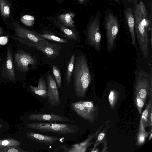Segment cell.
Segmentation results:
<instances>
[{
  "label": "cell",
  "instance_id": "cell-1",
  "mask_svg": "<svg viewBox=\"0 0 152 152\" xmlns=\"http://www.w3.org/2000/svg\"><path fill=\"white\" fill-rule=\"evenodd\" d=\"M73 73L76 96L83 98L91 81L87 60L84 54L76 57Z\"/></svg>",
  "mask_w": 152,
  "mask_h": 152
},
{
  "label": "cell",
  "instance_id": "cell-10",
  "mask_svg": "<svg viewBox=\"0 0 152 152\" xmlns=\"http://www.w3.org/2000/svg\"><path fill=\"white\" fill-rule=\"evenodd\" d=\"M48 96V103L53 107H56L61 103L57 84L51 74L47 77Z\"/></svg>",
  "mask_w": 152,
  "mask_h": 152
},
{
  "label": "cell",
  "instance_id": "cell-13",
  "mask_svg": "<svg viewBox=\"0 0 152 152\" xmlns=\"http://www.w3.org/2000/svg\"><path fill=\"white\" fill-rule=\"evenodd\" d=\"M62 48L59 44L48 42L45 44L38 47L37 49L42 52L48 58H56Z\"/></svg>",
  "mask_w": 152,
  "mask_h": 152
},
{
  "label": "cell",
  "instance_id": "cell-14",
  "mask_svg": "<svg viewBox=\"0 0 152 152\" xmlns=\"http://www.w3.org/2000/svg\"><path fill=\"white\" fill-rule=\"evenodd\" d=\"M28 137L34 141L43 143L48 145H52L60 139L58 137L41 134L34 132H31L27 134Z\"/></svg>",
  "mask_w": 152,
  "mask_h": 152
},
{
  "label": "cell",
  "instance_id": "cell-17",
  "mask_svg": "<svg viewBox=\"0 0 152 152\" xmlns=\"http://www.w3.org/2000/svg\"><path fill=\"white\" fill-rule=\"evenodd\" d=\"M31 91L35 94L43 98H47L48 88L46 83L42 77L39 79L37 87L30 86Z\"/></svg>",
  "mask_w": 152,
  "mask_h": 152
},
{
  "label": "cell",
  "instance_id": "cell-9",
  "mask_svg": "<svg viewBox=\"0 0 152 152\" xmlns=\"http://www.w3.org/2000/svg\"><path fill=\"white\" fill-rule=\"evenodd\" d=\"M100 21L95 18L90 23L88 30L87 39L89 44L98 53L100 51L101 35L100 31Z\"/></svg>",
  "mask_w": 152,
  "mask_h": 152
},
{
  "label": "cell",
  "instance_id": "cell-15",
  "mask_svg": "<svg viewBox=\"0 0 152 152\" xmlns=\"http://www.w3.org/2000/svg\"><path fill=\"white\" fill-rule=\"evenodd\" d=\"M126 18L131 35L132 43L133 47L136 48L137 43L134 30L135 20L131 8H127L125 12Z\"/></svg>",
  "mask_w": 152,
  "mask_h": 152
},
{
  "label": "cell",
  "instance_id": "cell-31",
  "mask_svg": "<svg viewBox=\"0 0 152 152\" xmlns=\"http://www.w3.org/2000/svg\"><path fill=\"white\" fill-rule=\"evenodd\" d=\"M8 152H18L19 151L16 149L15 148H10L7 151Z\"/></svg>",
  "mask_w": 152,
  "mask_h": 152
},
{
  "label": "cell",
  "instance_id": "cell-34",
  "mask_svg": "<svg viewBox=\"0 0 152 152\" xmlns=\"http://www.w3.org/2000/svg\"><path fill=\"white\" fill-rule=\"evenodd\" d=\"M1 29H0V37H1ZM1 47V45H0V47Z\"/></svg>",
  "mask_w": 152,
  "mask_h": 152
},
{
  "label": "cell",
  "instance_id": "cell-5",
  "mask_svg": "<svg viewBox=\"0 0 152 152\" xmlns=\"http://www.w3.org/2000/svg\"><path fill=\"white\" fill-rule=\"evenodd\" d=\"M27 126L42 132L64 134L75 133L79 130L77 125L51 122L30 123L27 125Z\"/></svg>",
  "mask_w": 152,
  "mask_h": 152
},
{
  "label": "cell",
  "instance_id": "cell-23",
  "mask_svg": "<svg viewBox=\"0 0 152 152\" xmlns=\"http://www.w3.org/2000/svg\"><path fill=\"white\" fill-rule=\"evenodd\" d=\"M0 10L3 17L7 18L10 16V5L6 0H0Z\"/></svg>",
  "mask_w": 152,
  "mask_h": 152
},
{
  "label": "cell",
  "instance_id": "cell-3",
  "mask_svg": "<svg viewBox=\"0 0 152 152\" xmlns=\"http://www.w3.org/2000/svg\"><path fill=\"white\" fill-rule=\"evenodd\" d=\"M135 26L137 39L140 48L144 57L146 59L149 52V40L147 28L142 20V16L138 4L135 3L134 7Z\"/></svg>",
  "mask_w": 152,
  "mask_h": 152
},
{
  "label": "cell",
  "instance_id": "cell-33",
  "mask_svg": "<svg viewBox=\"0 0 152 152\" xmlns=\"http://www.w3.org/2000/svg\"><path fill=\"white\" fill-rule=\"evenodd\" d=\"M81 3H83L85 0H78Z\"/></svg>",
  "mask_w": 152,
  "mask_h": 152
},
{
  "label": "cell",
  "instance_id": "cell-32",
  "mask_svg": "<svg viewBox=\"0 0 152 152\" xmlns=\"http://www.w3.org/2000/svg\"><path fill=\"white\" fill-rule=\"evenodd\" d=\"M152 138V133H151V134L150 135V136L149 137V139H148V140H150V139L151 138Z\"/></svg>",
  "mask_w": 152,
  "mask_h": 152
},
{
  "label": "cell",
  "instance_id": "cell-18",
  "mask_svg": "<svg viewBox=\"0 0 152 152\" xmlns=\"http://www.w3.org/2000/svg\"><path fill=\"white\" fill-rule=\"evenodd\" d=\"M75 15V14L73 13H66L60 15L58 17V19L62 25L66 27L74 28L75 26L73 19Z\"/></svg>",
  "mask_w": 152,
  "mask_h": 152
},
{
  "label": "cell",
  "instance_id": "cell-21",
  "mask_svg": "<svg viewBox=\"0 0 152 152\" xmlns=\"http://www.w3.org/2000/svg\"><path fill=\"white\" fill-rule=\"evenodd\" d=\"M39 36L42 38L46 40L48 39L59 43H64L67 42V41L60 38L53 34L48 33H45L39 34Z\"/></svg>",
  "mask_w": 152,
  "mask_h": 152
},
{
  "label": "cell",
  "instance_id": "cell-4",
  "mask_svg": "<svg viewBox=\"0 0 152 152\" xmlns=\"http://www.w3.org/2000/svg\"><path fill=\"white\" fill-rule=\"evenodd\" d=\"M15 32L14 39L27 45L37 49L45 44L48 41L42 38L39 34L21 27L16 22H14Z\"/></svg>",
  "mask_w": 152,
  "mask_h": 152
},
{
  "label": "cell",
  "instance_id": "cell-11",
  "mask_svg": "<svg viewBox=\"0 0 152 152\" xmlns=\"http://www.w3.org/2000/svg\"><path fill=\"white\" fill-rule=\"evenodd\" d=\"M31 120L37 122L64 121L73 122L70 119L64 116L53 113H34L28 116Z\"/></svg>",
  "mask_w": 152,
  "mask_h": 152
},
{
  "label": "cell",
  "instance_id": "cell-26",
  "mask_svg": "<svg viewBox=\"0 0 152 152\" xmlns=\"http://www.w3.org/2000/svg\"><path fill=\"white\" fill-rule=\"evenodd\" d=\"M134 102L140 115L142 114V109L146 101L137 95H134Z\"/></svg>",
  "mask_w": 152,
  "mask_h": 152
},
{
  "label": "cell",
  "instance_id": "cell-30",
  "mask_svg": "<svg viewBox=\"0 0 152 152\" xmlns=\"http://www.w3.org/2000/svg\"><path fill=\"white\" fill-rule=\"evenodd\" d=\"M105 133L104 132H101L98 137L97 140L96 142H100L102 141L104 137Z\"/></svg>",
  "mask_w": 152,
  "mask_h": 152
},
{
  "label": "cell",
  "instance_id": "cell-16",
  "mask_svg": "<svg viewBox=\"0 0 152 152\" xmlns=\"http://www.w3.org/2000/svg\"><path fill=\"white\" fill-rule=\"evenodd\" d=\"M152 102L149 99L148 104L142 113L140 120V121L144 128L152 126Z\"/></svg>",
  "mask_w": 152,
  "mask_h": 152
},
{
  "label": "cell",
  "instance_id": "cell-24",
  "mask_svg": "<svg viewBox=\"0 0 152 152\" xmlns=\"http://www.w3.org/2000/svg\"><path fill=\"white\" fill-rule=\"evenodd\" d=\"M118 93L115 90H112L108 96V100L112 109L114 108L118 97Z\"/></svg>",
  "mask_w": 152,
  "mask_h": 152
},
{
  "label": "cell",
  "instance_id": "cell-25",
  "mask_svg": "<svg viewBox=\"0 0 152 152\" xmlns=\"http://www.w3.org/2000/svg\"><path fill=\"white\" fill-rule=\"evenodd\" d=\"M52 71L57 85L59 88H60L61 85V78L60 70L57 66L53 65Z\"/></svg>",
  "mask_w": 152,
  "mask_h": 152
},
{
  "label": "cell",
  "instance_id": "cell-35",
  "mask_svg": "<svg viewBox=\"0 0 152 152\" xmlns=\"http://www.w3.org/2000/svg\"><path fill=\"white\" fill-rule=\"evenodd\" d=\"M115 0L116 1H118V0Z\"/></svg>",
  "mask_w": 152,
  "mask_h": 152
},
{
  "label": "cell",
  "instance_id": "cell-22",
  "mask_svg": "<svg viewBox=\"0 0 152 152\" xmlns=\"http://www.w3.org/2000/svg\"><path fill=\"white\" fill-rule=\"evenodd\" d=\"M144 128L140 121L137 137V143L138 145H140L144 142L145 138L148 134V133L145 131Z\"/></svg>",
  "mask_w": 152,
  "mask_h": 152
},
{
  "label": "cell",
  "instance_id": "cell-28",
  "mask_svg": "<svg viewBox=\"0 0 152 152\" xmlns=\"http://www.w3.org/2000/svg\"><path fill=\"white\" fill-rule=\"evenodd\" d=\"M19 143L16 141L12 140H4L0 141V147L16 145Z\"/></svg>",
  "mask_w": 152,
  "mask_h": 152
},
{
  "label": "cell",
  "instance_id": "cell-2",
  "mask_svg": "<svg viewBox=\"0 0 152 152\" xmlns=\"http://www.w3.org/2000/svg\"><path fill=\"white\" fill-rule=\"evenodd\" d=\"M152 67L149 74L143 70L137 69L135 72L133 90L134 95H137L146 101L152 95Z\"/></svg>",
  "mask_w": 152,
  "mask_h": 152
},
{
  "label": "cell",
  "instance_id": "cell-8",
  "mask_svg": "<svg viewBox=\"0 0 152 152\" xmlns=\"http://www.w3.org/2000/svg\"><path fill=\"white\" fill-rule=\"evenodd\" d=\"M14 57L17 67L23 72L34 69L37 67V60L34 57L23 51H19Z\"/></svg>",
  "mask_w": 152,
  "mask_h": 152
},
{
  "label": "cell",
  "instance_id": "cell-6",
  "mask_svg": "<svg viewBox=\"0 0 152 152\" xmlns=\"http://www.w3.org/2000/svg\"><path fill=\"white\" fill-rule=\"evenodd\" d=\"M72 109L80 117L91 123L97 118L98 109L93 102L80 100L71 103Z\"/></svg>",
  "mask_w": 152,
  "mask_h": 152
},
{
  "label": "cell",
  "instance_id": "cell-19",
  "mask_svg": "<svg viewBox=\"0 0 152 152\" xmlns=\"http://www.w3.org/2000/svg\"><path fill=\"white\" fill-rule=\"evenodd\" d=\"M75 63V55L73 54L67 62L66 79L67 86L70 83L72 75L73 72Z\"/></svg>",
  "mask_w": 152,
  "mask_h": 152
},
{
  "label": "cell",
  "instance_id": "cell-7",
  "mask_svg": "<svg viewBox=\"0 0 152 152\" xmlns=\"http://www.w3.org/2000/svg\"><path fill=\"white\" fill-rule=\"evenodd\" d=\"M107 50H111L118 34L119 26L116 18L111 13L107 15L105 22Z\"/></svg>",
  "mask_w": 152,
  "mask_h": 152
},
{
  "label": "cell",
  "instance_id": "cell-27",
  "mask_svg": "<svg viewBox=\"0 0 152 152\" xmlns=\"http://www.w3.org/2000/svg\"><path fill=\"white\" fill-rule=\"evenodd\" d=\"M20 20L24 24L28 26H31L34 23V18L33 16L26 15L22 16Z\"/></svg>",
  "mask_w": 152,
  "mask_h": 152
},
{
  "label": "cell",
  "instance_id": "cell-29",
  "mask_svg": "<svg viewBox=\"0 0 152 152\" xmlns=\"http://www.w3.org/2000/svg\"><path fill=\"white\" fill-rule=\"evenodd\" d=\"M138 5L139 9L143 17L148 20V14L145 4L142 2H140Z\"/></svg>",
  "mask_w": 152,
  "mask_h": 152
},
{
  "label": "cell",
  "instance_id": "cell-12",
  "mask_svg": "<svg viewBox=\"0 0 152 152\" xmlns=\"http://www.w3.org/2000/svg\"><path fill=\"white\" fill-rule=\"evenodd\" d=\"M13 61L11 51L10 48H8L2 74L5 77L12 81H14L15 78V67Z\"/></svg>",
  "mask_w": 152,
  "mask_h": 152
},
{
  "label": "cell",
  "instance_id": "cell-20",
  "mask_svg": "<svg viewBox=\"0 0 152 152\" xmlns=\"http://www.w3.org/2000/svg\"><path fill=\"white\" fill-rule=\"evenodd\" d=\"M60 29L63 33L64 36L66 39L74 40H77L78 35L76 31L62 25H60Z\"/></svg>",
  "mask_w": 152,
  "mask_h": 152
}]
</instances>
